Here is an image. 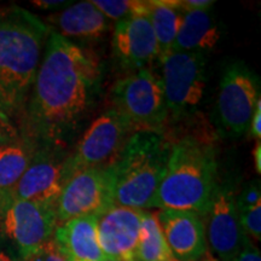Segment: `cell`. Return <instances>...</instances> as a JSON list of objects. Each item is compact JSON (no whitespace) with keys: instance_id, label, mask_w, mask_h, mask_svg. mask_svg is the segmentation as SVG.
<instances>
[{"instance_id":"obj_3","label":"cell","mask_w":261,"mask_h":261,"mask_svg":"<svg viewBox=\"0 0 261 261\" xmlns=\"http://www.w3.org/2000/svg\"><path fill=\"white\" fill-rule=\"evenodd\" d=\"M217 152L211 143L185 136L171 143V151L154 207L194 212L204 217L217 189Z\"/></svg>"},{"instance_id":"obj_4","label":"cell","mask_w":261,"mask_h":261,"mask_svg":"<svg viewBox=\"0 0 261 261\" xmlns=\"http://www.w3.org/2000/svg\"><path fill=\"white\" fill-rule=\"evenodd\" d=\"M171 151V143L161 133L140 130L126 142L110 167L114 204L146 211L154 207Z\"/></svg>"},{"instance_id":"obj_9","label":"cell","mask_w":261,"mask_h":261,"mask_svg":"<svg viewBox=\"0 0 261 261\" xmlns=\"http://www.w3.org/2000/svg\"><path fill=\"white\" fill-rule=\"evenodd\" d=\"M133 133L132 127L116 110L108 109L85 130L73 154L65 159L68 179L84 169L112 165Z\"/></svg>"},{"instance_id":"obj_13","label":"cell","mask_w":261,"mask_h":261,"mask_svg":"<svg viewBox=\"0 0 261 261\" xmlns=\"http://www.w3.org/2000/svg\"><path fill=\"white\" fill-rule=\"evenodd\" d=\"M143 213L114 204L98 215V243L107 260L136 261Z\"/></svg>"},{"instance_id":"obj_27","label":"cell","mask_w":261,"mask_h":261,"mask_svg":"<svg viewBox=\"0 0 261 261\" xmlns=\"http://www.w3.org/2000/svg\"><path fill=\"white\" fill-rule=\"evenodd\" d=\"M177 4L182 11H189V10H210L213 6L214 2L212 0H182L178 2Z\"/></svg>"},{"instance_id":"obj_31","label":"cell","mask_w":261,"mask_h":261,"mask_svg":"<svg viewBox=\"0 0 261 261\" xmlns=\"http://www.w3.org/2000/svg\"><path fill=\"white\" fill-rule=\"evenodd\" d=\"M0 261H15L9 254H6L4 250H0Z\"/></svg>"},{"instance_id":"obj_7","label":"cell","mask_w":261,"mask_h":261,"mask_svg":"<svg viewBox=\"0 0 261 261\" xmlns=\"http://www.w3.org/2000/svg\"><path fill=\"white\" fill-rule=\"evenodd\" d=\"M260 96V79L255 73L240 61L228 65L221 76L215 104L221 132L231 138L246 135Z\"/></svg>"},{"instance_id":"obj_5","label":"cell","mask_w":261,"mask_h":261,"mask_svg":"<svg viewBox=\"0 0 261 261\" xmlns=\"http://www.w3.org/2000/svg\"><path fill=\"white\" fill-rule=\"evenodd\" d=\"M112 102L113 109L135 132L160 133L169 116L161 77L150 68H142L117 81Z\"/></svg>"},{"instance_id":"obj_32","label":"cell","mask_w":261,"mask_h":261,"mask_svg":"<svg viewBox=\"0 0 261 261\" xmlns=\"http://www.w3.org/2000/svg\"><path fill=\"white\" fill-rule=\"evenodd\" d=\"M198 261H218L217 259H215V257L214 256H212L211 255V254H210V255H208L207 256V253H205L204 254V255L203 256H202V259H200V260H198Z\"/></svg>"},{"instance_id":"obj_10","label":"cell","mask_w":261,"mask_h":261,"mask_svg":"<svg viewBox=\"0 0 261 261\" xmlns=\"http://www.w3.org/2000/svg\"><path fill=\"white\" fill-rule=\"evenodd\" d=\"M114 205L110 165L74 173L64 184L56 203L58 225L76 218L98 217Z\"/></svg>"},{"instance_id":"obj_16","label":"cell","mask_w":261,"mask_h":261,"mask_svg":"<svg viewBox=\"0 0 261 261\" xmlns=\"http://www.w3.org/2000/svg\"><path fill=\"white\" fill-rule=\"evenodd\" d=\"M54 242L68 261H106L98 243L97 217H83L58 225Z\"/></svg>"},{"instance_id":"obj_8","label":"cell","mask_w":261,"mask_h":261,"mask_svg":"<svg viewBox=\"0 0 261 261\" xmlns=\"http://www.w3.org/2000/svg\"><path fill=\"white\" fill-rule=\"evenodd\" d=\"M159 61L168 115L179 119L195 112L202 103L207 86L204 55L172 51Z\"/></svg>"},{"instance_id":"obj_14","label":"cell","mask_w":261,"mask_h":261,"mask_svg":"<svg viewBox=\"0 0 261 261\" xmlns=\"http://www.w3.org/2000/svg\"><path fill=\"white\" fill-rule=\"evenodd\" d=\"M114 56L127 69H142L160 58L154 29L148 16L136 15L119 21L113 33Z\"/></svg>"},{"instance_id":"obj_18","label":"cell","mask_w":261,"mask_h":261,"mask_svg":"<svg viewBox=\"0 0 261 261\" xmlns=\"http://www.w3.org/2000/svg\"><path fill=\"white\" fill-rule=\"evenodd\" d=\"M220 40V31L210 10L184 11L172 51L205 54ZM171 51V52H172Z\"/></svg>"},{"instance_id":"obj_24","label":"cell","mask_w":261,"mask_h":261,"mask_svg":"<svg viewBox=\"0 0 261 261\" xmlns=\"http://www.w3.org/2000/svg\"><path fill=\"white\" fill-rule=\"evenodd\" d=\"M261 202V190L259 180L252 181L243 189L240 196L236 198L237 211H244Z\"/></svg>"},{"instance_id":"obj_23","label":"cell","mask_w":261,"mask_h":261,"mask_svg":"<svg viewBox=\"0 0 261 261\" xmlns=\"http://www.w3.org/2000/svg\"><path fill=\"white\" fill-rule=\"evenodd\" d=\"M240 223L246 236L254 241L261 240V202L248 210L238 212Z\"/></svg>"},{"instance_id":"obj_17","label":"cell","mask_w":261,"mask_h":261,"mask_svg":"<svg viewBox=\"0 0 261 261\" xmlns=\"http://www.w3.org/2000/svg\"><path fill=\"white\" fill-rule=\"evenodd\" d=\"M50 19L58 29L55 32L68 40L70 38L94 40L102 38L109 29L108 18L92 2L71 4Z\"/></svg>"},{"instance_id":"obj_28","label":"cell","mask_w":261,"mask_h":261,"mask_svg":"<svg viewBox=\"0 0 261 261\" xmlns=\"http://www.w3.org/2000/svg\"><path fill=\"white\" fill-rule=\"evenodd\" d=\"M261 100L256 104L255 110H254V114L252 116V120H250V125H249V133L250 136L253 137L255 140H260L261 137Z\"/></svg>"},{"instance_id":"obj_22","label":"cell","mask_w":261,"mask_h":261,"mask_svg":"<svg viewBox=\"0 0 261 261\" xmlns=\"http://www.w3.org/2000/svg\"><path fill=\"white\" fill-rule=\"evenodd\" d=\"M93 4L108 19L121 21L130 16L149 12V2L143 0H93Z\"/></svg>"},{"instance_id":"obj_2","label":"cell","mask_w":261,"mask_h":261,"mask_svg":"<svg viewBox=\"0 0 261 261\" xmlns=\"http://www.w3.org/2000/svg\"><path fill=\"white\" fill-rule=\"evenodd\" d=\"M51 28L19 6L0 9V125L23 115Z\"/></svg>"},{"instance_id":"obj_1","label":"cell","mask_w":261,"mask_h":261,"mask_svg":"<svg viewBox=\"0 0 261 261\" xmlns=\"http://www.w3.org/2000/svg\"><path fill=\"white\" fill-rule=\"evenodd\" d=\"M100 77L93 52L51 29L23 113L29 136L50 148L63 142L92 106Z\"/></svg>"},{"instance_id":"obj_29","label":"cell","mask_w":261,"mask_h":261,"mask_svg":"<svg viewBox=\"0 0 261 261\" xmlns=\"http://www.w3.org/2000/svg\"><path fill=\"white\" fill-rule=\"evenodd\" d=\"M32 4L35 8L42 9V10H57L62 9L67 4H71V2H62V0H34Z\"/></svg>"},{"instance_id":"obj_30","label":"cell","mask_w":261,"mask_h":261,"mask_svg":"<svg viewBox=\"0 0 261 261\" xmlns=\"http://www.w3.org/2000/svg\"><path fill=\"white\" fill-rule=\"evenodd\" d=\"M253 159H254V167L257 174L261 173V143L260 140H256V144L253 149Z\"/></svg>"},{"instance_id":"obj_6","label":"cell","mask_w":261,"mask_h":261,"mask_svg":"<svg viewBox=\"0 0 261 261\" xmlns=\"http://www.w3.org/2000/svg\"><path fill=\"white\" fill-rule=\"evenodd\" d=\"M56 227L54 205L12 200L0 194V234L22 261L54 240Z\"/></svg>"},{"instance_id":"obj_20","label":"cell","mask_w":261,"mask_h":261,"mask_svg":"<svg viewBox=\"0 0 261 261\" xmlns=\"http://www.w3.org/2000/svg\"><path fill=\"white\" fill-rule=\"evenodd\" d=\"M37 148L32 140L0 143V192L11 189L31 163Z\"/></svg>"},{"instance_id":"obj_15","label":"cell","mask_w":261,"mask_h":261,"mask_svg":"<svg viewBox=\"0 0 261 261\" xmlns=\"http://www.w3.org/2000/svg\"><path fill=\"white\" fill-rule=\"evenodd\" d=\"M158 220L166 243L177 261H198L207 253L204 221L185 211H160Z\"/></svg>"},{"instance_id":"obj_11","label":"cell","mask_w":261,"mask_h":261,"mask_svg":"<svg viewBox=\"0 0 261 261\" xmlns=\"http://www.w3.org/2000/svg\"><path fill=\"white\" fill-rule=\"evenodd\" d=\"M65 158H58L50 146L37 149L22 177L10 190L0 192L12 200L39 202L56 208L62 189L68 180Z\"/></svg>"},{"instance_id":"obj_12","label":"cell","mask_w":261,"mask_h":261,"mask_svg":"<svg viewBox=\"0 0 261 261\" xmlns=\"http://www.w3.org/2000/svg\"><path fill=\"white\" fill-rule=\"evenodd\" d=\"M204 224L205 241L218 261H232L243 248L246 233L240 223L236 198L231 189H215Z\"/></svg>"},{"instance_id":"obj_21","label":"cell","mask_w":261,"mask_h":261,"mask_svg":"<svg viewBox=\"0 0 261 261\" xmlns=\"http://www.w3.org/2000/svg\"><path fill=\"white\" fill-rule=\"evenodd\" d=\"M136 261H177L166 243L156 212L143 213Z\"/></svg>"},{"instance_id":"obj_26","label":"cell","mask_w":261,"mask_h":261,"mask_svg":"<svg viewBox=\"0 0 261 261\" xmlns=\"http://www.w3.org/2000/svg\"><path fill=\"white\" fill-rule=\"evenodd\" d=\"M232 261H261L260 250L250 241V238L247 236L246 241H244L243 248Z\"/></svg>"},{"instance_id":"obj_25","label":"cell","mask_w":261,"mask_h":261,"mask_svg":"<svg viewBox=\"0 0 261 261\" xmlns=\"http://www.w3.org/2000/svg\"><path fill=\"white\" fill-rule=\"evenodd\" d=\"M23 261H68L63 254L60 252L54 240L45 244L38 252L32 254Z\"/></svg>"},{"instance_id":"obj_19","label":"cell","mask_w":261,"mask_h":261,"mask_svg":"<svg viewBox=\"0 0 261 261\" xmlns=\"http://www.w3.org/2000/svg\"><path fill=\"white\" fill-rule=\"evenodd\" d=\"M184 11L173 0H151L149 2L148 17L154 29L160 57L172 51L180 29ZM160 60V58H159Z\"/></svg>"}]
</instances>
